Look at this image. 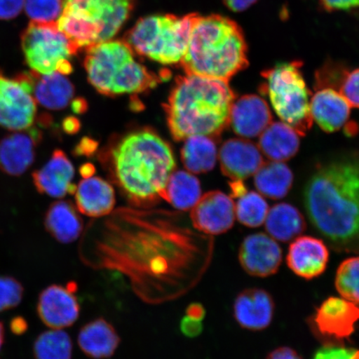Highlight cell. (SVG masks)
Segmentation results:
<instances>
[{"label": "cell", "mask_w": 359, "mask_h": 359, "mask_svg": "<svg viewBox=\"0 0 359 359\" xmlns=\"http://www.w3.org/2000/svg\"><path fill=\"white\" fill-rule=\"evenodd\" d=\"M302 61L279 62L262 72L264 79L259 86L262 95L269 97L273 109L299 136L311 128V92L302 72Z\"/></svg>", "instance_id": "obj_7"}, {"label": "cell", "mask_w": 359, "mask_h": 359, "mask_svg": "<svg viewBox=\"0 0 359 359\" xmlns=\"http://www.w3.org/2000/svg\"><path fill=\"white\" fill-rule=\"evenodd\" d=\"M201 197V184L194 175L185 170L174 172L168 180L161 199L180 210L194 208Z\"/></svg>", "instance_id": "obj_29"}, {"label": "cell", "mask_w": 359, "mask_h": 359, "mask_svg": "<svg viewBox=\"0 0 359 359\" xmlns=\"http://www.w3.org/2000/svg\"><path fill=\"white\" fill-rule=\"evenodd\" d=\"M20 38L26 64L35 73L67 75L73 72L70 60L78 52L57 22L30 21Z\"/></svg>", "instance_id": "obj_9"}, {"label": "cell", "mask_w": 359, "mask_h": 359, "mask_svg": "<svg viewBox=\"0 0 359 359\" xmlns=\"http://www.w3.org/2000/svg\"><path fill=\"white\" fill-rule=\"evenodd\" d=\"M74 168L62 150H55L48 163L32 175L36 189L40 194L55 198H62L67 194H74L76 187L72 183Z\"/></svg>", "instance_id": "obj_20"}, {"label": "cell", "mask_w": 359, "mask_h": 359, "mask_svg": "<svg viewBox=\"0 0 359 359\" xmlns=\"http://www.w3.org/2000/svg\"><path fill=\"white\" fill-rule=\"evenodd\" d=\"M175 168L172 148L150 130L128 134L111 151L116 182L138 208L154 205L161 198Z\"/></svg>", "instance_id": "obj_2"}, {"label": "cell", "mask_w": 359, "mask_h": 359, "mask_svg": "<svg viewBox=\"0 0 359 359\" xmlns=\"http://www.w3.org/2000/svg\"><path fill=\"white\" fill-rule=\"evenodd\" d=\"M359 321V306L344 298L330 297L316 309L311 320L312 331L327 345L349 340Z\"/></svg>", "instance_id": "obj_11"}, {"label": "cell", "mask_w": 359, "mask_h": 359, "mask_svg": "<svg viewBox=\"0 0 359 359\" xmlns=\"http://www.w3.org/2000/svg\"><path fill=\"white\" fill-rule=\"evenodd\" d=\"M24 7L25 0H0V20L15 19Z\"/></svg>", "instance_id": "obj_39"}, {"label": "cell", "mask_w": 359, "mask_h": 359, "mask_svg": "<svg viewBox=\"0 0 359 359\" xmlns=\"http://www.w3.org/2000/svg\"><path fill=\"white\" fill-rule=\"evenodd\" d=\"M74 283L64 287L53 285L39 294L37 313L45 325L52 330H62L78 320L80 304L74 294Z\"/></svg>", "instance_id": "obj_13"}, {"label": "cell", "mask_w": 359, "mask_h": 359, "mask_svg": "<svg viewBox=\"0 0 359 359\" xmlns=\"http://www.w3.org/2000/svg\"><path fill=\"white\" fill-rule=\"evenodd\" d=\"M348 67L339 62L327 61L316 74V89L332 88L338 91Z\"/></svg>", "instance_id": "obj_36"}, {"label": "cell", "mask_w": 359, "mask_h": 359, "mask_svg": "<svg viewBox=\"0 0 359 359\" xmlns=\"http://www.w3.org/2000/svg\"><path fill=\"white\" fill-rule=\"evenodd\" d=\"M186 74L229 81L249 65L243 31L227 17L196 15L181 62Z\"/></svg>", "instance_id": "obj_4"}, {"label": "cell", "mask_w": 359, "mask_h": 359, "mask_svg": "<svg viewBox=\"0 0 359 359\" xmlns=\"http://www.w3.org/2000/svg\"><path fill=\"white\" fill-rule=\"evenodd\" d=\"M267 201L262 194L247 191L237 198L235 204L236 217L245 226L257 228L262 226L269 212Z\"/></svg>", "instance_id": "obj_32"}, {"label": "cell", "mask_w": 359, "mask_h": 359, "mask_svg": "<svg viewBox=\"0 0 359 359\" xmlns=\"http://www.w3.org/2000/svg\"><path fill=\"white\" fill-rule=\"evenodd\" d=\"M46 231L62 244H69L79 239L83 231V221L77 209L70 201L53 202L45 214Z\"/></svg>", "instance_id": "obj_25"}, {"label": "cell", "mask_w": 359, "mask_h": 359, "mask_svg": "<svg viewBox=\"0 0 359 359\" xmlns=\"http://www.w3.org/2000/svg\"><path fill=\"white\" fill-rule=\"evenodd\" d=\"M266 359H303V358L293 348L280 347L269 353Z\"/></svg>", "instance_id": "obj_42"}, {"label": "cell", "mask_w": 359, "mask_h": 359, "mask_svg": "<svg viewBox=\"0 0 359 359\" xmlns=\"http://www.w3.org/2000/svg\"><path fill=\"white\" fill-rule=\"evenodd\" d=\"M4 337H6V331H4L3 323L0 321V351H1L4 343Z\"/></svg>", "instance_id": "obj_48"}, {"label": "cell", "mask_w": 359, "mask_h": 359, "mask_svg": "<svg viewBox=\"0 0 359 359\" xmlns=\"http://www.w3.org/2000/svg\"><path fill=\"white\" fill-rule=\"evenodd\" d=\"M34 72H22L15 77L0 69V126L11 131L32 127L37 114L33 96Z\"/></svg>", "instance_id": "obj_10"}, {"label": "cell", "mask_w": 359, "mask_h": 359, "mask_svg": "<svg viewBox=\"0 0 359 359\" xmlns=\"http://www.w3.org/2000/svg\"><path fill=\"white\" fill-rule=\"evenodd\" d=\"M235 100L228 81L194 74L177 78L165 106L172 136L176 141L219 137L229 126Z\"/></svg>", "instance_id": "obj_3"}, {"label": "cell", "mask_w": 359, "mask_h": 359, "mask_svg": "<svg viewBox=\"0 0 359 359\" xmlns=\"http://www.w3.org/2000/svg\"><path fill=\"white\" fill-rule=\"evenodd\" d=\"M74 194L78 210L88 217H104L114 208V188L102 178L85 177L76 188Z\"/></svg>", "instance_id": "obj_22"}, {"label": "cell", "mask_w": 359, "mask_h": 359, "mask_svg": "<svg viewBox=\"0 0 359 359\" xmlns=\"http://www.w3.org/2000/svg\"><path fill=\"white\" fill-rule=\"evenodd\" d=\"M74 123H75V121L74 118H67L64 123V128H65V131L67 133H74V128H76Z\"/></svg>", "instance_id": "obj_47"}, {"label": "cell", "mask_w": 359, "mask_h": 359, "mask_svg": "<svg viewBox=\"0 0 359 359\" xmlns=\"http://www.w3.org/2000/svg\"><path fill=\"white\" fill-rule=\"evenodd\" d=\"M330 251L325 242L313 236L296 238L292 242L286 262L291 271L304 280H313L325 271Z\"/></svg>", "instance_id": "obj_16"}, {"label": "cell", "mask_w": 359, "mask_h": 359, "mask_svg": "<svg viewBox=\"0 0 359 359\" xmlns=\"http://www.w3.org/2000/svg\"><path fill=\"white\" fill-rule=\"evenodd\" d=\"M191 219L193 226L206 235L224 234L234 226V200L222 191L206 193L191 209Z\"/></svg>", "instance_id": "obj_12"}, {"label": "cell", "mask_w": 359, "mask_h": 359, "mask_svg": "<svg viewBox=\"0 0 359 359\" xmlns=\"http://www.w3.org/2000/svg\"><path fill=\"white\" fill-rule=\"evenodd\" d=\"M73 343L62 330H52L39 335L34 344L35 359H72Z\"/></svg>", "instance_id": "obj_31"}, {"label": "cell", "mask_w": 359, "mask_h": 359, "mask_svg": "<svg viewBox=\"0 0 359 359\" xmlns=\"http://www.w3.org/2000/svg\"><path fill=\"white\" fill-rule=\"evenodd\" d=\"M306 229L302 212L288 203H280L269 210L266 230L273 239L290 242L298 238Z\"/></svg>", "instance_id": "obj_27"}, {"label": "cell", "mask_w": 359, "mask_h": 359, "mask_svg": "<svg viewBox=\"0 0 359 359\" xmlns=\"http://www.w3.org/2000/svg\"><path fill=\"white\" fill-rule=\"evenodd\" d=\"M313 359H359V350L330 344L318 349Z\"/></svg>", "instance_id": "obj_38"}, {"label": "cell", "mask_w": 359, "mask_h": 359, "mask_svg": "<svg viewBox=\"0 0 359 359\" xmlns=\"http://www.w3.org/2000/svg\"><path fill=\"white\" fill-rule=\"evenodd\" d=\"M334 284L342 298L359 304V257L348 258L340 264Z\"/></svg>", "instance_id": "obj_33"}, {"label": "cell", "mask_w": 359, "mask_h": 359, "mask_svg": "<svg viewBox=\"0 0 359 359\" xmlns=\"http://www.w3.org/2000/svg\"><path fill=\"white\" fill-rule=\"evenodd\" d=\"M182 160L191 173L201 174L212 170L217 160L214 138L200 135L187 138L182 149Z\"/></svg>", "instance_id": "obj_30"}, {"label": "cell", "mask_w": 359, "mask_h": 359, "mask_svg": "<svg viewBox=\"0 0 359 359\" xmlns=\"http://www.w3.org/2000/svg\"><path fill=\"white\" fill-rule=\"evenodd\" d=\"M84 67L89 83L107 96L140 93L154 88L161 79L135 60L125 41L107 40L86 48Z\"/></svg>", "instance_id": "obj_5"}, {"label": "cell", "mask_w": 359, "mask_h": 359, "mask_svg": "<svg viewBox=\"0 0 359 359\" xmlns=\"http://www.w3.org/2000/svg\"><path fill=\"white\" fill-rule=\"evenodd\" d=\"M299 135L284 122H272L259 135V148L269 160L285 161L294 157L299 149Z\"/></svg>", "instance_id": "obj_24"}, {"label": "cell", "mask_w": 359, "mask_h": 359, "mask_svg": "<svg viewBox=\"0 0 359 359\" xmlns=\"http://www.w3.org/2000/svg\"><path fill=\"white\" fill-rule=\"evenodd\" d=\"M181 330L188 338H195L202 333L203 325L201 320L186 316L181 322Z\"/></svg>", "instance_id": "obj_41"}, {"label": "cell", "mask_w": 359, "mask_h": 359, "mask_svg": "<svg viewBox=\"0 0 359 359\" xmlns=\"http://www.w3.org/2000/svg\"><path fill=\"white\" fill-rule=\"evenodd\" d=\"M135 0H64L58 29L79 52L111 40L131 15Z\"/></svg>", "instance_id": "obj_6"}, {"label": "cell", "mask_w": 359, "mask_h": 359, "mask_svg": "<svg viewBox=\"0 0 359 359\" xmlns=\"http://www.w3.org/2000/svg\"><path fill=\"white\" fill-rule=\"evenodd\" d=\"M235 320L243 329L262 331L271 325L275 314V302L267 291L246 289L237 295L233 306Z\"/></svg>", "instance_id": "obj_19"}, {"label": "cell", "mask_w": 359, "mask_h": 359, "mask_svg": "<svg viewBox=\"0 0 359 359\" xmlns=\"http://www.w3.org/2000/svg\"><path fill=\"white\" fill-rule=\"evenodd\" d=\"M64 0H25L24 10L31 22H57Z\"/></svg>", "instance_id": "obj_34"}, {"label": "cell", "mask_w": 359, "mask_h": 359, "mask_svg": "<svg viewBox=\"0 0 359 359\" xmlns=\"http://www.w3.org/2000/svg\"><path fill=\"white\" fill-rule=\"evenodd\" d=\"M187 316L202 321L205 316V309L201 304L193 303L187 309Z\"/></svg>", "instance_id": "obj_45"}, {"label": "cell", "mask_w": 359, "mask_h": 359, "mask_svg": "<svg viewBox=\"0 0 359 359\" xmlns=\"http://www.w3.org/2000/svg\"><path fill=\"white\" fill-rule=\"evenodd\" d=\"M305 209L316 230L339 252L359 251V160L320 165L305 186Z\"/></svg>", "instance_id": "obj_1"}, {"label": "cell", "mask_w": 359, "mask_h": 359, "mask_svg": "<svg viewBox=\"0 0 359 359\" xmlns=\"http://www.w3.org/2000/svg\"><path fill=\"white\" fill-rule=\"evenodd\" d=\"M338 92L350 106L359 109V69L346 72L341 81Z\"/></svg>", "instance_id": "obj_37"}, {"label": "cell", "mask_w": 359, "mask_h": 359, "mask_svg": "<svg viewBox=\"0 0 359 359\" xmlns=\"http://www.w3.org/2000/svg\"><path fill=\"white\" fill-rule=\"evenodd\" d=\"M294 182V174L282 161L264 163L255 174V187L262 194L272 200L284 198Z\"/></svg>", "instance_id": "obj_28"}, {"label": "cell", "mask_w": 359, "mask_h": 359, "mask_svg": "<svg viewBox=\"0 0 359 359\" xmlns=\"http://www.w3.org/2000/svg\"><path fill=\"white\" fill-rule=\"evenodd\" d=\"M258 0H223L226 7L234 12H243L257 3Z\"/></svg>", "instance_id": "obj_43"}, {"label": "cell", "mask_w": 359, "mask_h": 359, "mask_svg": "<svg viewBox=\"0 0 359 359\" xmlns=\"http://www.w3.org/2000/svg\"><path fill=\"white\" fill-rule=\"evenodd\" d=\"M222 172L231 180H243L257 173L264 163L259 148L245 139H230L219 154Z\"/></svg>", "instance_id": "obj_18"}, {"label": "cell", "mask_w": 359, "mask_h": 359, "mask_svg": "<svg viewBox=\"0 0 359 359\" xmlns=\"http://www.w3.org/2000/svg\"><path fill=\"white\" fill-rule=\"evenodd\" d=\"M351 107L338 91L332 88L318 89L311 101L312 119L327 133L346 128Z\"/></svg>", "instance_id": "obj_21"}, {"label": "cell", "mask_w": 359, "mask_h": 359, "mask_svg": "<svg viewBox=\"0 0 359 359\" xmlns=\"http://www.w3.org/2000/svg\"><path fill=\"white\" fill-rule=\"evenodd\" d=\"M272 123L268 103L257 94H248L235 100L231 106L229 125L238 136L259 137Z\"/></svg>", "instance_id": "obj_17"}, {"label": "cell", "mask_w": 359, "mask_h": 359, "mask_svg": "<svg viewBox=\"0 0 359 359\" xmlns=\"http://www.w3.org/2000/svg\"><path fill=\"white\" fill-rule=\"evenodd\" d=\"M11 330L16 335L24 334L28 330V322L21 316L15 317L11 322Z\"/></svg>", "instance_id": "obj_44"}, {"label": "cell", "mask_w": 359, "mask_h": 359, "mask_svg": "<svg viewBox=\"0 0 359 359\" xmlns=\"http://www.w3.org/2000/svg\"><path fill=\"white\" fill-rule=\"evenodd\" d=\"M78 343L88 357L104 359L114 355L120 338L114 327L101 318L89 322L81 329Z\"/></svg>", "instance_id": "obj_23"}, {"label": "cell", "mask_w": 359, "mask_h": 359, "mask_svg": "<svg viewBox=\"0 0 359 359\" xmlns=\"http://www.w3.org/2000/svg\"><path fill=\"white\" fill-rule=\"evenodd\" d=\"M34 74L32 94L39 104L48 109L61 110L73 100L74 87L65 75L60 73L39 74L35 72Z\"/></svg>", "instance_id": "obj_26"}, {"label": "cell", "mask_w": 359, "mask_h": 359, "mask_svg": "<svg viewBox=\"0 0 359 359\" xmlns=\"http://www.w3.org/2000/svg\"><path fill=\"white\" fill-rule=\"evenodd\" d=\"M43 135L37 127L6 135L0 140V170L13 177L24 174L34 163Z\"/></svg>", "instance_id": "obj_15"}, {"label": "cell", "mask_w": 359, "mask_h": 359, "mask_svg": "<svg viewBox=\"0 0 359 359\" xmlns=\"http://www.w3.org/2000/svg\"><path fill=\"white\" fill-rule=\"evenodd\" d=\"M282 259L280 246L271 236L263 233L245 237L240 246L241 266L251 276L266 278L275 275Z\"/></svg>", "instance_id": "obj_14"}, {"label": "cell", "mask_w": 359, "mask_h": 359, "mask_svg": "<svg viewBox=\"0 0 359 359\" xmlns=\"http://www.w3.org/2000/svg\"><path fill=\"white\" fill-rule=\"evenodd\" d=\"M21 283L12 276H0V313L16 308L24 297Z\"/></svg>", "instance_id": "obj_35"}, {"label": "cell", "mask_w": 359, "mask_h": 359, "mask_svg": "<svg viewBox=\"0 0 359 359\" xmlns=\"http://www.w3.org/2000/svg\"><path fill=\"white\" fill-rule=\"evenodd\" d=\"M230 188L232 199L239 198L240 196H243L245 192L248 191L242 180H231Z\"/></svg>", "instance_id": "obj_46"}, {"label": "cell", "mask_w": 359, "mask_h": 359, "mask_svg": "<svg viewBox=\"0 0 359 359\" xmlns=\"http://www.w3.org/2000/svg\"><path fill=\"white\" fill-rule=\"evenodd\" d=\"M196 15L143 18L126 35L125 42L133 52L159 64H179L187 52Z\"/></svg>", "instance_id": "obj_8"}, {"label": "cell", "mask_w": 359, "mask_h": 359, "mask_svg": "<svg viewBox=\"0 0 359 359\" xmlns=\"http://www.w3.org/2000/svg\"><path fill=\"white\" fill-rule=\"evenodd\" d=\"M326 12L349 11L359 8V0H318Z\"/></svg>", "instance_id": "obj_40"}]
</instances>
